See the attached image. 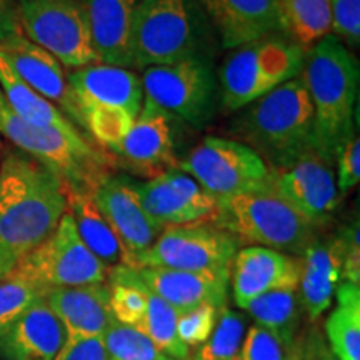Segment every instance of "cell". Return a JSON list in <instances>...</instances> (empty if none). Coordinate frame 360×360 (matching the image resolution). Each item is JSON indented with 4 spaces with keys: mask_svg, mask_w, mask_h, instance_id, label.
<instances>
[{
    "mask_svg": "<svg viewBox=\"0 0 360 360\" xmlns=\"http://www.w3.org/2000/svg\"><path fill=\"white\" fill-rule=\"evenodd\" d=\"M283 35L309 52L330 34V0H278Z\"/></svg>",
    "mask_w": 360,
    "mask_h": 360,
    "instance_id": "obj_30",
    "label": "cell"
},
{
    "mask_svg": "<svg viewBox=\"0 0 360 360\" xmlns=\"http://www.w3.org/2000/svg\"><path fill=\"white\" fill-rule=\"evenodd\" d=\"M45 302L64 326L67 337H102L110 314L109 283L47 289Z\"/></svg>",
    "mask_w": 360,
    "mask_h": 360,
    "instance_id": "obj_25",
    "label": "cell"
},
{
    "mask_svg": "<svg viewBox=\"0 0 360 360\" xmlns=\"http://www.w3.org/2000/svg\"><path fill=\"white\" fill-rule=\"evenodd\" d=\"M297 360H337L328 349L326 337L317 328H309L297 342Z\"/></svg>",
    "mask_w": 360,
    "mask_h": 360,
    "instance_id": "obj_42",
    "label": "cell"
},
{
    "mask_svg": "<svg viewBox=\"0 0 360 360\" xmlns=\"http://www.w3.org/2000/svg\"><path fill=\"white\" fill-rule=\"evenodd\" d=\"M92 199L122 245L127 267H135L165 229L143 209L137 182L127 175L110 174L92 192Z\"/></svg>",
    "mask_w": 360,
    "mask_h": 360,
    "instance_id": "obj_14",
    "label": "cell"
},
{
    "mask_svg": "<svg viewBox=\"0 0 360 360\" xmlns=\"http://www.w3.org/2000/svg\"><path fill=\"white\" fill-rule=\"evenodd\" d=\"M240 360H297V344L285 345L260 326H250L242 345Z\"/></svg>",
    "mask_w": 360,
    "mask_h": 360,
    "instance_id": "obj_37",
    "label": "cell"
},
{
    "mask_svg": "<svg viewBox=\"0 0 360 360\" xmlns=\"http://www.w3.org/2000/svg\"><path fill=\"white\" fill-rule=\"evenodd\" d=\"M337 164V191L340 197L352 191L360 179V141L355 135L352 141L345 143L335 159Z\"/></svg>",
    "mask_w": 360,
    "mask_h": 360,
    "instance_id": "obj_40",
    "label": "cell"
},
{
    "mask_svg": "<svg viewBox=\"0 0 360 360\" xmlns=\"http://www.w3.org/2000/svg\"><path fill=\"white\" fill-rule=\"evenodd\" d=\"M115 157L125 167L148 177L177 169L174 115L143 97L142 109L120 142Z\"/></svg>",
    "mask_w": 360,
    "mask_h": 360,
    "instance_id": "obj_16",
    "label": "cell"
},
{
    "mask_svg": "<svg viewBox=\"0 0 360 360\" xmlns=\"http://www.w3.org/2000/svg\"><path fill=\"white\" fill-rule=\"evenodd\" d=\"M137 192L143 209L162 227L207 222L215 210L214 197L179 169L137 182Z\"/></svg>",
    "mask_w": 360,
    "mask_h": 360,
    "instance_id": "obj_15",
    "label": "cell"
},
{
    "mask_svg": "<svg viewBox=\"0 0 360 360\" xmlns=\"http://www.w3.org/2000/svg\"><path fill=\"white\" fill-rule=\"evenodd\" d=\"M307 51L283 34L265 35L232 49L219 72V96L227 110H242L299 77Z\"/></svg>",
    "mask_w": 360,
    "mask_h": 360,
    "instance_id": "obj_7",
    "label": "cell"
},
{
    "mask_svg": "<svg viewBox=\"0 0 360 360\" xmlns=\"http://www.w3.org/2000/svg\"><path fill=\"white\" fill-rule=\"evenodd\" d=\"M225 49L283 34L278 0H199Z\"/></svg>",
    "mask_w": 360,
    "mask_h": 360,
    "instance_id": "obj_20",
    "label": "cell"
},
{
    "mask_svg": "<svg viewBox=\"0 0 360 360\" xmlns=\"http://www.w3.org/2000/svg\"><path fill=\"white\" fill-rule=\"evenodd\" d=\"M109 360H174L143 332L112 321L102 335Z\"/></svg>",
    "mask_w": 360,
    "mask_h": 360,
    "instance_id": "obj_34",
    "label": "cell"
},
{
    "mask_svg": "<svg viewBox=\"0 0 360 360\" xmlns=\"http://www.w3.org/2000/svg\"><path fill=\"white\" fill-rule=\"evenodd\" d=\"M80 117L90 139L112 157L117 154L120 142L124 141L135 120L129 112L105 105L80 107Z\"/></svg>",
    "mask_w": 360,
    "mask_h": 360,
    "instance_id": "obj_33",
    "label": "cell"
},
{
    "mask_svg": "<svg viewBox=\"0 0 360 360\" xmlns=\"http://www.w3.org/2000/svg\"><path fill=\"white\" fill-rule=\"evenodd\" d=\"M300 79L312 103L315 150L334 165L345 143L357 135L359 62L328 34L307 52Z\"/></svg>",
    "mask_w": 360,
    "mask_h": 360,
    "instance_id": "obj_2",
    "label": "cell"
},
{
    "mask_svg": "<svg viewBox=\"0 0 360 360\" xmlns=\"http://www.w3.org/2000/svg\"><path fill=\"white\" fill-rule=\"evenodd\" d=\"M207 17L199 0H141L132 22L135 69L205 57Z\"/></svg>",
    "mask_w": 360,
    "mask_h": 360,
    "instance_id": "obj_6",
    "label": "cell"
},
{
    "mask_svg": "<svg viewBox=\"0 0 360 360\" xmlns=\"http://www.w3.org/2000/svg\"><path fill=\"white\" fill-rule=\"evenodd\" d=\"M245 335V315L225 305L219 310L212 334L204 345L191 352L188 360H240Z\"/></svg>",
    "mask_w": 360,
    "mask_h": 360,
    "instance_id": "obj_31",
    "label": "cell"
},
{
    "mask_svg": "<svg viewBox=\"0 0 360 360\" xmlns=\"http://www.w3.org/2000/svg\"><path fill=\"white\" fill-rule=\"evenodd\" d=\"M139 4L141 0H84L90 39L102 64L134 67L130 37Z\"/></svg>",
    "mask_w": 360,
    "mask_h": 360,
    "instance_id": "obj_24",
    "label": "cell"
},
{
    "mask_svg": "<svg viewBox=\"0 0 360 360\" xmlns=\"http://www.w3.org/2000/svg\"><path fill=\"white\" fill-rule=\"evenodd\" d=\"M330 32L349 47L360 44V0H330Z\"/></svg>",
    "mask_w": 360,
    "mask_h": 360,
    "instance_id": "obj_38",
    "label": "cell"
},
{
    "mask_svg": "<svg viewBox=\"0 0 360 360\" xmlns=\"http://www.w3.org/2000/svg\"><path fill=\"white\" fill-rule=\"evenodd\" d=\"M67 212L60 175L19 148L0 162V264L12 272L42 244Z\"/></svg>",
    "mask_w": 360,
    "mask_h": 360,
    "instance_id": "obj_1",
    "label": "cell"
},
{
    "mask_svg": "<svg viewBox=\"0 0 360 360\" xmlns=\"http://www.w3.org/2000/svg\"><path fill=\"white\" fill-rule=\"evenodd\" d=\"M79 112L85 105L115 107L137 117L143 103L142 80L125 67L98 64L72 69L67 75Z\"/></svg>",
    "mask_w": 360,
    "mask_h": 360,
    "instance_id": "obj_21",
    "label": "cell"
},
{
    "mask_svg": "<svg viewBox=\"0 0 360 360\" xmlns=\"http://www.w3.org/2000/svg\"><path fill=\"white\" fill-rule=\"evenodd\" d=\"M44 287L19 276H8L0 281V327L12 322L30 305L42 299Z\"/></svg>",
    "mask_w": 360,
    "mask_h": 360,
    "instance_id": "obj_35",
    "label": "cell"
},
{
    "mask_svg": "<svg viewBox=\"0 0 360 360\" xmlns=\"http://www.w3.org/2000/svg\"><path fill=\"white\" fill-rule=\"evenodd\" d=\"M359 219L350 220L335 233L342 254V282L360 285V240Z\"/></svg>",
    "mask_w": 360,
    "mask_h": 360,
    "instance_id": "obj_39",
    "label": "cell"
},
{
    "mask_svg": "<svg viewBox=\"0 0 360 360\" xmlns=\"http://www.w3.org/2000/svg\"><path fill=\"white\" fill-rule=\"evenodd\" d=\"M22 32L69 69L98 64L84 0H15Z\"/></svg>",
    "mask_w": 360,
    "mask_h": 360,
    "instance_id": "obj_9",
    "label": "cell"
},
{
    "mask_svg": "<svg viewBox=\"0 0 360 360\" xmlns=\"http://www.w3.org/2000/svg\"><path fill=\"white\" fill-rule=\"evenodd\" d=\"M242 310L254 319L255 326L269 330L285 345L294 347L299 342L304 310L297 289L269 292L252 300Z\"/></svg>",
    "mask_w": 360,
    "mask_h": 360,
    "instance_id": "obj_29",
    "label": "cell"
},
{
    "mask_svg": "<svg viewBox=\"0 0 360 360\" xmlns=\"http://www.w3.org/2000/svg\"><path fill=\"white\" fill-rule=\"evenodd\" d=\"M143 96L160 109L193 127L202 129L212 120L217 103V79L207 57L143 69Z\"/></svg>",
    "mask_w": 360,
    "mask_h": 360,
    "instance_id": "obj_11",
    "label": "cell"
},
{
    "mask_svg": "<svg viewBox=\"0 0 360 360\" xmlns=\"http://www.w3.org/2000/svg\"><path fill=\"white\" fill-rule=\"evenodd\" d=\"M135 272L148 290L179 315L200 305H214L217 309L227 305L229 276L160 267H139Z\"/></svg>",
    "mask_w": 360,
    "mask_h": 360,
    "instance_id": "obj_22",
    "label": "cell"
},
{
    "mask_svg": "<svg viewBox=\"0 0 360 360\" xmlns=\"http://www.w3.org/2000/svg\"><path fill=\"white\" fill-rule=\"evenodd\" d=\"M11 274L47 290L105 283L109 269L87 249L67 210L56 231L25 255Z\"/></svg>",
    "mask_w": 360,
    "mask_h": 360,
    "instance_id": "obj_10",
    "label": "cell"
},
{
    "mask_svg": "<svg viewBox=\"0 0 360 360\" xmlns=\"http://www.w3.org/2000/svg\"><path fill=\"white\" fill-rule=\"evenodd\" d=\"M0 134L15 148L47 165L64 180L67 192L92 193L115 160L85 135H69L49 127H35L19 119L0 92Z\"/></svg>",
    "mask_w": 360,
    "mask_h": 360,
    "instance_id": "obj_4",
    "label": "cell"
},
{
    "mask_svg": "<svg viewBox=\"0 0 360 360\" xmlns=\"http://www.w3.org/2000/svg\"><path fill=\"white\" fill-rule=\"evenodd\" d=\"M299 257L283 252L249 245L238 249L231 265L229 285L238 309L274 290L297 289Z\"/></svg>",
    "mask_w": 360,
    "mask_h": 360,
    "instance_id": "obj_18",
    "label": "cell"
},
{
    "mask_svg": "<svg viewBox=\"0 0 360 360\" xmlns=\"http://www.w3.org/2000/svg\"><path fill=\"white\" fill-rule=\"evenodd\" d=\"M270 192L319 229L334 217L340 202L335 175L317 152H310L281 167H269Z\"/></svg>",
    "mask_w": 360,
    "mask_h": 360,
    "instance_id": "obj_13",
    "label": "cell"
},
{
    "mask_svg": "<svg viewBox=\"0 0 360 360\" xmlns=\"http://www.w3.org/2000/svg\"><path fill=\"white\" fill-rule=\"evenodd\" d=\"M0 56L30 89L52 102L75 127L85 134L82 117L72 96L64 65L56 56L34 44L24 34L6 45H0Z\"/></svg>",
    "mask_w": 360,
    "mask_h": 360,
    "instance_id": "obj_17",
    "label": "cell"
},
{
    "mask_svg": "<svg viewBox=\"0 0 360 360\" xmlns=\"http://www.w3.org/2000/svg\"><path fill=\"white\" fill-rule=\"evenodd\" d=\"M231 233L212 224H187L165 227L134 269L160 267L186 272L231 276V265L238 250Z\"/></svg>",
    "mask_w": 360,
    "mask_h": 360,
    "instance_id": "obj_12",
    "label": "cell"
},
{
    "mask_svg": "<svg viewBox=\"0 0 360 360\" xmlns=\"http://www.w3.org/2000/svg\"><path fill=\"white\" fill-rule=\"evenodd\" d=\"M0 92L11 110L24 122L49 127L69 135H85L47 98L30 89L0 56ZM87 137V135H85Z\"/></svg>",
    "mask_w": 360,
    "mask_h": 360,
    "instance_id": "obj_26",
    "label": "cell"
},
{
    "mask_svg": "<svg viewBox=\"0 0 360 360\" xmlns=\"http://www.w3.org/2000/svg\"><path fill=\"white\" fill-rule=\"evenodd\" d=\"M67 210L74 219L79 237L107 269L127 265L122 245L94 202L92 193L67 192Z\"/></svg>",
    "mask_w": 360,
    "mask_h": 360,
    "instance_id": "obj_27",
    "label": "cell"
},
{
    "mask_svg": "<svg viewBox=\"0 0 360 360\" xmlns=\"http://www.w3.org/2000/svg\"><path fill=\"white\" fill-rule=\"evenodd\" d=\"M219 310L214 305H200V307L180 314L177 319V335L180 342L193 352L204 345L219 319Z\"/></svg>",
    "mask_w": 360,
    "mask_h": 360,
    "instance_id": "obj_36",
    "label": "cell"
},
{
    "mask_svg": "<svg viewBox=\"0 0 360 360\" xmlns=\"http://www.w3.org/2000/svg\"><path fill=\"white\" fill-rule=\"evenodd\" d=\"M335 309L323 323L326 342L337 360H360V285L340 282Z\"/></svg>",
    "mask_w": 360,
    "mask_h": 360,
    "instance_id": "obj_28",
    "label": "cell"
},
{
    "mask_svg": "<svg viewBox=\"0 0 360 360\" xmlns=\"http://www.w3.org/2000/svg\"><path fill=\"white\" fill-rule=\"evenodd\" d=\"M22 34L15 0H0V45H6Z\"/></svg>",
    "mask_w": 360,
    "mask_h": 360,
    "instance_id": "obj_43",
    "label": "cell"
},
{
    "mask_svg": "<svg viewBox=\"0 0 360 360\" xmlns=\"http://www.w3.org/2000/svg\"><path fill=\"white\" fill-rule=\"evenodd\" d=\"M8 274H11V272H8V270H7L6 267H4L2 264H0V281H4V278H6V277L8 276Z\"/></svg>",
    "mask_w": 360,
    "mask_h": 360,
    "instance_id": "obj_44",
    "label": "cell"
},
{
    "mask_svg": "<svg viewBox=\"0 0 360 360\" xmlns=\"http://www.w3.org/2000/svg\"><path fill=\"white\" fill-rule=\"evenodd\" d=\"M67 332L45 299L0 327V360H56Z\"/></svg>",
    "mask_w": 360,
    "mask_h": 360,
    "instance_id": "obj_19",
    "label": "cell"
},
{
    "mask_svg": "<svg viewBox=\"0 0 360 360\" xmlns=\"http://www.w3.org/2000/svg\"><path fill=\"white\" fill-rule=\"evenodd\" d=\"M177 169L197 180L215 200L270 191L269 167L262 157L232 139L209 135L179 162Z\"/></svg>",
    "mask_w": 360,
    "mask_h": 360,
    "instance_id": "obj_8",
    "label": "cell"
},
{
    "mask_svg": "<svg viewBox=\"0 0 360 360\" xmlns=\"http://www.w3.org/2000/svg\"><path fill=\"white\" fill-rule=\"evenodd\" d=\"M56 360H109L102 337H67Z\"/></svg>",
    "mask_w": 360,
    "mask_h": 360,
    "instance_id": "obj_41",
    "label": "cell"
},
{
    "mask_svg": "<svg viewBox=\"0 0 360 360\" xmlns=\"http://www.w3.org/2000/svg\"><path fill=\"white\" fill-rule=\"evenodd\" d=\"M342 282V254L335 236L315 238L299 257V295L309 321L315 322L332 307L335 290Z\"/></svg>",
    "mask_w": 360,
    "mask_h": 360,
    "instance_id": "obj_23",
    "label": "cell"
},
{
    "mask_svg": "<svg viewBox=\"0 0 360 360\" xmlns=\"http://www.w3.org/2000/svg\"><path fill=\"white\" fill-rule=\"evenodd\" d=\"M232 132L257 152L267 167H281L317 152L312 103L300 75L244 107Z\"/></svg>",
    "mask_w": 360,
    "mask_h": 360,
    "instance_id": "obj_3",
    "label": "cell"
},
{
    "mask_svg": "<svg viewBox=\"0 0 360 360\" xmlns=\"http://www.w3.org/2000/svg\"><path fill=\"white\" fill-rule=\"evenodd\" d=\"M209 224L250 244L300 257L317 238V229L274 192H250L215 200Z\"/></svg>",
    "mask_w": 360,
    "mask_h": 360,
    "instance_id": "obj_5",
    "label": "cell"
},
{
    "mask_svg": "<svg viewBox=\"0 0 360 360\" xmlns=\"http://www.w3.org/2000/svg\"><path fill=\"white\" fill-rule=\"evenodd\" d=\"M177 319L179 314L167 302L148 290L146 315L137 328L174 360H188L191 350L179 339Z\"/></svg>",
    "mask_w": 360,
    "mask_h": 360,
    "instance_id": "obj_32",
    "label": "cell"
}]
</instances>
